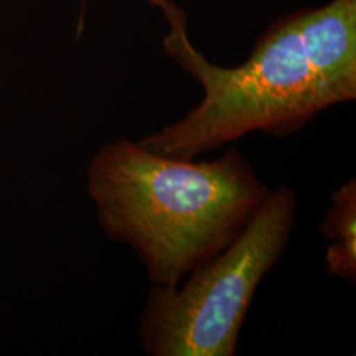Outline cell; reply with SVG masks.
<instances>
[{"instance_id": "cell-1", "label": "cell", "mask_w": 356, "mask_h": 356, "mask_svg": "<svg viewBox=\"0 0 356 356\" xmlns=\"http://www.w3.org/2000/svg\"><path fill=\"white\" fill-rule=\"evenodd\" d=\"M269 191L234 147L195 163L122 139L95 153L88 170L101 227L134 248L154 286H178L223 252Z\"/></svg>"}, {"instance_id": "cell-2", "label": "cell", "mask_w": 356, "mask_h": 356, "mask_svg": "<svg viewBox=\"0 0 356 356\" xmlns=\"http://www.w3.org/2000/svg\"><path fill=\"white\" fill-rule=\"evenodd\" d=\"M149 3L163 11L169 26L164 51L200 82L204 99L176 123L138 141L141 147L194 160L254 131L288 135L321 111L343 103L307 61L297 13L275 22L244 64L223 67L194 48L185 13L173 0Z\"/></svg>"}, {"instance_id": "cell-3", "label": "cell", "mask_w": 356, "mask_h": 356, "mask_svg": "<svg viewBox=\"0 0 356 356\" xmlns=\"http://www.w3.org/2000/svg\"><path fill=\"white\" fill-rule=\"evenodd\" d=\"M296 220L289 186L269 191L242 234L178 286H154L141 313L151 356H234L263 277L284 254Z\"/></svg>"}, {"instance_id": "cell-4", "label": "cell", "mask_w": 356, "mask_h": 356, "mask_svg": "<svg viewBox=\"0 0 356 356\" xmlns=\"http://www.w3.org/2000/svg\"><path fill=\"white\" fill-rule=\"evenodd\" d=\"M306 58L344 102L356 97V0L297 13Z\"/></svg>"}, {"instance_id": "cell-5", "label": "cell", "mask_w": 356, "mask_h": 356, "mask_svg": "<svg viewBox=\"0 0 356 356\" xmlns=\"http://www.w3.org/2000/svg\"><path fill=\"white\" fill-rule=\"evenodd\" d=\"M321 232L330 239L326 251V269L339 279L355 282L356 182L347 181L331 194V206L322 222Z\"/></svg>"}]
</instances>
